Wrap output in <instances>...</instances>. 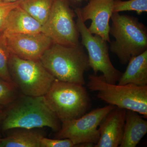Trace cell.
<instances>
[{"label":"cell","mask_w":147,"mask_h":147,"mask_svg":"<svg viewBox=\"0 0 147 147\" xmlns=\"http://www.w3.org/2000/svg\"><path fill=\"white\" fill-rule=\"evenodd\" d=\"M44 96L61 123L80 117L91 106L89 95L83 85L57 79Z\"/></svg>","instance_id":"cell-5"},{"label":"cell","mask_w":147,"mask_h":147,"mask_svg":"<svg viewBox=\"0 0 147 147\" xmlns=\"http://www.w3.org/2000/svg\"><path fill=\"white\" fill-rule=\"evenodd\" d=\"M126 110L115 107L102 120L98 127L100 138L95 147L119 146L123 136Z\"/></svg>","instance_id":"cell-12"},{"label":"cell","mask_w":147,"mask_h":147,"mask_svg":"<svg viewBox=\"0 0 147 147\" xmlns=\"http://www.w3.org/2000/svg\"><path fill=\"white\" fill-rule=\"evenodd\" d=\"M89 1V0H71V1L75 3H82L83 1Z\"/></svg>","instance_id":"cell-25"},{"label":"cell","mask_w":147,"mask_h":147,"mask_svg":"<svg viewBox=\"0 0 147 147\" xmlns=\"http://www.w3.org/2000/svg\"><path fill=\"white\" fill-rule=\"evenodd\" d=\"M147 133V121L136 112L126 110L123 136L120 147H135Z\"/></svg>","instance_id":"cell-14"},{"label":"cell","mask_w":147,"mask_h":147,"mask_svg":"<svg viewBox=\"0 0 147 147\" xmlns=\"http://www.w3.org/2000/svg\"><path fill=\"white\" fill-rule=\"evenodd\" d=\"M54 0H24L20 6L43 26L50 14Z\"/></svg>","instance_id":"cell-17"},{"label":"cell","mask_w":147,"mask_h":147,"mask_svg":"<svg viewBox=\"0 0 147 147\" xmlns=\"http://www.w3.org/2000/svg\"><path fill=\"white\" fill-rule=\"evenodd\" d=\"M42 26L20 6L9 12L5 21L2 34H35L41 32Z\"/></svg>","instance_id":"cell-13"},{"label":"cell","mask_w":147,"mask_h":147,"mask_svg":"<svg viewBox=\"0 0 147 147\" xmlns=\"http://www.w3.org/2000/svg\"><path fill=\"white\" fill-rule=\"evenodd\" d=\"M9 53L24 59L39 60L45 51L53 44L43 33L2 34Z\"/></svg>","instance_id":"cell-10"},{"label":"cell","mask_w":147,"mask_h":147,"mask_svg":"<svg viewBox=\"0 0 147 147\" xmlns=\"http://www.w3.org/2000/svg\"><path fill=\"white\" fill-rule=\"evenodd\" d=\"M40 61L56 79L85 85L84 74L90 67L88 55L81 43L75 46L53 43L45 51Z\"/></svg>","instance_id":"cell-2"},{"label":"cell","mask_w":147,"mask_h":147,"mask_svg":"<svg viewBox=\"0 0 147 147\" xmlns=\"http://www.w3.org/2000/svg\"><path fill=\"white\" fill-rule=\"evenodd\" d=\"M76 14L70 8L68 0H54L50 14L41 32L52 40L53 43L66 46L80 44V36L74 20Z\"/></svg>","instance_id":"cell-8"},{"label":"cell","mask_w":147,"mask_h":147,"mask_svg":"<svg viewBox=\"0 0 147 147\" xmlns=\"http://www.w3.org/2000/svg\"><path fill=\"white\" fill-rule=\"evenodd\" d=\"M9 135L0 138V147H40L43 136L34 129L16 128Z\"/></svg>","instance_id":"cell-16"},{"label":"cell","mask_w":147,"mask_h":147,"mask_svg":"<svg viewBox=\"0 0 147 147\" xmlns=\"http://www.w3.org/2000/svg\"><path fill=\"white\" fill-rule=\"evenodd\" d=\"M17 87L0 77V105L6 107L20 94Z\"/></svg>","instance_id":"cell-19"},{"label":"cell","mask_w":147,"mask_h":147,"mask_svg":"<svg viewBox=\"0 0 147 147\" xmlns=\"http://www.w3.org/2000/svg\"><path fill=\"white\" fill-rule=\"evenodd\" d=\"M9 55L10 53L2 38L0 35V77L7 82L14 84L11 78L9 70L8 61Z\"/></svg>","instance_id":"cell-20"},{"label":"cell","mask_w":147,"mask_h":147,"mask_svg":"<svg viewBox=\"0 0 147 147\" xmlns=\"http://www.w3.org/2000/svg\"><path fill=\"white\" fill-rule=\"evenodd\" d=\"M115 107L109 104L78 118L62 122L55 139H70L76 147H94L100 138L98 127L100 123Z\"/></svg>","instance_id":"cell-7"},{"label":"cell","mask_w":147,"mask_h":147,"mask_svg":"<svg viewBox=\"0 0 147 147\" xmlns=\"http://www.w3.org/2000/svg\"><path fill=\"white\" fill-rule=\"evenodd\" d=\"M87 86L97 92V97L110 105L130 110L147 118V86L132 84L121 85L108 83L102 75L88 76Z\"/></svg>","instance_id":"cell-4"},{"label":"cell","mask_w":147,"mask_h":147,"mask_svg":"<svg viewBox=\"0 0 147 147\" xmlns=\"http://www.w3.org/2000/svg\"><path fill=\"white\" fill-rule=\"evenodd\" d=\"M75 11L77 17L76 26L82 38L81 44L88 53L89 64L94 74L100 71L108 83H117L122 73L116 69L111 62L107 41L97 35L92 34L82 21L80 15Z\"/></svg>","instance_id":"cell-9"},{"label":"cell","mask_w":147,"mask_h":147,"mask_svg":"<svg viewBox=\"0 0 147 147\" xmlns=\"http://www.w3.org/2000/svg\"><path fill=\"white\" fill-rule=\"evenodd\" d=\"M8 68L13 84L21 93L26 95L44 96L56 79L40 60L24 59L10 53Z\"/></svg>","instance_id":"cell-6"},{"label":"cell","mask_w":147,"mask_h":147,"mask_svg":"<svg viewBox=\"0 0 147 147\" xmlns=\"http://www.w3.org/2000/svg\"><path fill=\"white\" fill-rule=\"evenodd\" d=\"M117 83L121 85L147 86V50L130 59L126 70Z\"/></svg>","instance_id":"cell-15"},{"label":"cell","mask_w":147,"mask_h":147,"mask_svg":"<svg viewBox=\"0 0 147 147\" xmlns=\"http://www.w3.org/2000/svg\"><path fill=\"white\" fill-rule=\"evenodd\" d=\"M61 122L47 104L44 96H33L20 93L5 108L1 130L34 129L48 127L58 131Z\"/></svg>","instance_id":"cell-1"},{"label":"cell","mask_w":147,"mask_h":147,"mask_svg":"<svg viewBox=\"0 0 147 147\" xmlns=\"http://www.w3.org/2000/svg\"><path fill=\"white\" fill-rule=\"evenodd\" d=\"M109 33L115 38L109 48L122 64L147 50V30L138 18L113 13Z\"/></svg>","instance_id":"cell-3"},{"label":"cell","mask_w":147,"mask_h":147,"mask_svg":"<svg viewBox=\"0 0 147 147\" xmlns=\"http://www.w3.org/2000/svg\"><path fill=\"white\" fill-rule=\"evenodd\" d=\"M136 11L138 15L147 12V0H114L113 13Z\"/></svg>","instance_id":"cell-18"},{"label":"cell","mask_w":147,"mask_h":147,"mask_svg":"<svg viewBox=\"0 0 147 147\" xmlns=\"http://www.w3.org/2000/svg\"><path fill=\"white\" fill-rule=\"evenodd\" d=\"M5 107L3 105H0V129H1V123L2 121Z\"/></svg>","instance_id":"cell-23"},{"label":"cell","mask_w":147,"mask_h":147,"mask_svg":"<svg viewBox=\"0 0 147 147\" xmlns=\"http://www.w3.org/2000/svg\"><path fill=\"white\" fill-rule=\"evenodd\" d=\"M40 147H76L69 139H50L42 136L40 139Z\"/></svg>","instance_id":"cell-21"},{"label":"cell","mask_w":147,"mask_h":147,"mask_svg":"<svg viewBox=\"0 0 147 147\" xmlns=\"http://www.w3.org/2000/svg\"><path fill=\"white\" fill-rule=\"evenodd\" d=\"M114 0H89L86 5L74 10L84 22L91 20L88 28L92 34L97 35L107 42H110V19L113 14Z\"/></svg>","instance_id":"cell-11"},{"label":"cell","mask_w":147,"mask_h":147,"mask_svg":"<svg viewBox=\"0 0 147 147\" xmlns=\"http://www.w3.org/2000/svg\"><path fill=\"white\" fill-rule=\"evenodd\" d=\"M20 0H0V2H1L11 3Z\"/></svg>","instance_id":"cell-24"},{"label":"cell","mask_w":147,"mask_h":147,"mask_svg":"<svg viewBox=\"0 0 147 147\" xmlns=\"http://www.w3.org/2000/svg\"><path fill=\"white\" fill-rule=\"evenodd\" d=\"M24 0L14 2L5 3L0 2V32L2 30L5 21L9 12L13 9L20 5Z\"/></svg>","instance_id":"cell-22"}]
</instances>
